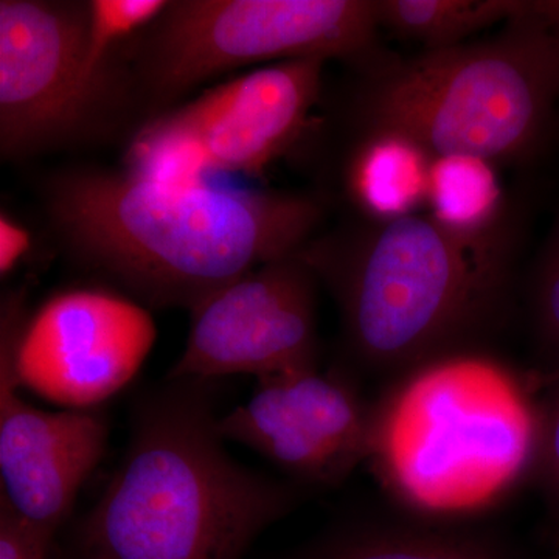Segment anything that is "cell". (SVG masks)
<instances>
[{"mask_svg":"<svg viewBox=\"0 0 559 559\" xmlns=\"http://www.w3.org/2000/svg\"><path fill=\"white\" fill-rule=\"evenodd\" d=\"M378 31L377 0H175L121 57L151 119L230 70L300 58L367 60Z\"/></svg>","mask_w":559,"mask_h":559,"instance_id":"cell-6","label":"cell"},{"mask_svg":"<svg viewBox=\"0 0 559 559\" xmlns=\"http://www.w3.org/2000/svg\"><path fill=\"white\" fill-rule=\"evenodd\" d=\"M514 0H377L380 28L417 40L425 51L451 49L527 10Z\"/></svg>","mask_w":559,"mask_h":559,"instance_id":"cell-14","label":"cell"},{"mask_svg":"<svg viewBox=\"0 0 559 559\" xmlns=\"http://www.w3.org/2000/svg\"><path fill=\"white\" fill-rule=\"evenodd\" d=\"M55 535L0 498V559H62L53 555Z\"/></svg>","mask_w":559,"mask_h":559,"instance_id":"cell-20","label":"cell"},{"mask_svg":"<svg viewBox=\"0 0 559 559\" xmlns=\"http://www.w3.org/2000/svg\"><path fill=\"white\" fill-rule=\"evenodd\" d=\"M554 559H559V549L554 551Z\"/></svg>","mask_w":559,"mask_h":559,"instance_id":"cell-23","label":"cell"},{"mask_svg":"<svg viewBox=\"0 0 559 559\" xmlns=\"http://www.w3.org/2000/svg\"><path fill=\"white\" fill-rule=\"evenodd\" d=\"M319 280L299 253L270 261L190 310L186 348L168 381L257 380L318 369Z\"/></svg>","mask_w":559,"mask_h":559,"instance_id":"cell-10","label":"cell"},{"mask_svg":"<svg viewBox=\"0 0 559 559\" xmlns=\"http://www.w3.org/2000/svg\"><path fill=\"white\" fill-rule=\"evenodd\" d=\"M326 62H272L151 117L132 135L124 170L176 186L261 175L305 138Z\"/></svg>","mask_w":559,"mask_h":559,"instance_id":"cell-8","label":"cell"},{"mask_svg":"<svg viewBox=\"0 0 559 559\" xmlns=\"http://www.w3.org/2000/svg\"><path fill=\"white\" fill-rule=\"evenodd\" d=\"M167 0H90L86 2V58L94 72L121 61L120 51L159 20Z\"/></svg>","mask_w":559,"mask_h":559,"instance_id":"cell-17","label":"cell"},{"mask_svg":"<svg viewBox=\"0 0 559 559\" xmlns=\"http://www.w3.org/2000/svg\"><path fill=\"white\" fill-rule=\"evenodd\" d=\"M299 255L333 294L353 356L406 373L466 352L491 329L509 299L516 241L506 219L463 230L419 212L318 234Z\"/></svg>","mask_w":559,"mask_h":559,"instance_id":"cell-2","label":"cell"},{"mask_svg":"<svg viewBox=\"0 0 559 559\" xmlns=\"http://www.w3.org/2000/svg\"><path fill=\"white\" fill-rule=\"evenodd\" d=\"M142 112L123 57L94 72L86 2H0V154L25 160L83 145Z\"/></svg>","mask_w":559,"mask_h":559,"instance_id":"cell-7","label":"cell"},{"mask_svg":"<svg viewBox=\"0 0 559 559\" xmlns=\"http://www.w3.org/2000/svg\"><path fill=\"white\" fill-rule=\"evenodd\" d=\"M204 381L138 407L127 454L79 530V559H242L296 491L224 448Z\"/></svg>","mask_w":559,"mask_h":559,"instance_id":"cell-3","label":"cell"},{"mask_svg":"<svg viewBox=\"0 0 559 559\" xmlns=\"http://www.w3.org/2000/svg\"><path fill=\"white\" fill-rule=\"evenodd\" d=\"M538 11L549 28L551 47H554L555 60H557L559 73V0H546L538 2Z\"/></svg>","mask_w":559,"mask_h":559,"instance_id":"cell-22","label":"cell"},{"mask_svg":"<svg viewBox=\"0 0 559 559\" xmlns=\"http://www.w3.org/2000/svg\"><path fill=\"white\" fill-rule=\"evenodd\" d=\"M432 156L409 140L366 134L345 173V186L364 218L414 215L428 202Z\"/></svg>","mask_w":559,"mask_h":559,"instance_id":"cell-13","label":"cell"},{"mask_svg":"<svg viewBox=\"0 0 559 559\" xmlns=\"http://www.w3.org/2000/svg\"><path fill=\"white\" fill-rule=\"evenodd\" d=\"M20 389L9 352L0 347V498L57 533L105 454L108 425L91 411L38 409Z\"/></svg>","mask_w":559,"mask_h":559,"instance_id":"cell-12","label":"cell"},{"mask_svg":"<svg viewBox=\"0 0 559 559\" xmlns=\"http://www.w3.org/2000/svg\"><path fill=\"white\" fill-rule=\"evenodd\" d=\"M370 414L341 374L311 369L260 380L218 428L296 479L334 487L369 459Z\"/></svg>","mask_w":559,"mask_h":559,"instance_id":"cell-11","label":"cell"},{"mask_svg":"<svg viewBox=\"0 0 559 559\" xmlns=\"http://www.w3.org/2000/svg\"><path fill=\"white\" fill-rule=\"evenodd\" d=\"M307 559H511L491 539L432 528H377L341 533Z\"/></svg>","mask_w":559,"mask_h":559,"instance_id":"cell-15","label":"cell"},{"mask_svg":"<svg viewBox=\"0 0 559 559\" xmlns=\"http://www.w3.org/2000/svg\"><path fill=\"white\" fill-rule=\"evenodd\" d=\"M538 441L528 385L466 349L406 371L371 407L367 460L407 510L459 518L496 506L533 474Z\"/></svg>","mask_w":559,"mask_h":559,"instance_id":"cell-4","label":"cell"},{"mask_svg":"<svg viewBox=\"0 0 559 559\" xmlns=\"http://www.w3.org/2000/svg\"><path fill=\"white\" fill-rule=\"evenodd\" d=\"M145 308L112 290L55 294L28 314L24 294L2 304L0 347L21 388L70 411H90L138 374L156 342Z\"/></svg>","mask_w":559,"mask_h":559,"instance_id":"cell-9","label":"cell"},{"mask_svg":"<svg viewBox=\"0 0 559 559\" xmlns=\"http://www.w3.org/2000/svg\"><path fill=\"white\" fill-rule=\"evenodd\" d=\"M33 249L32 231L20 219L2 212L0 215V274L5 278L20 267L22 261L31 255Z\"/></svg>","mask_w":559,"mask_h":559,"instance_id":"cell-21","label":"cell"},{"mask_svg":"<svg viewBox=\"0 0 559 559\" xmlns=\"http://www.w3.org/2000/svg\"><path fill=\"white\" fill-rule=\"evenodd\" d=\"M544 389L538 404L539 441L533 476L550 511L551 544L559 539V367L536 380Z\"/></svg>","mask_w":559,"mask_h":559,"instance_id":"cell-18","label":"cell"},{"mask_svg":"<svg viewBox=\"0 0 559 559\" xmlns=\"http://www.w3.org/2000/svg\"><path fill=\"white\" fill-rule=\"evenodd\" d=\"M532 320L539 344L559 355V216L533 277Z\"/></svg>","mask_w":559,"mask_h":559,"instance_id":"cell-19","label":"cell"},{"mask_svg":"<svg viewBox=\"0 0 559 559\" xmlns=\"http://www.w3.org/2000/svg\"><path fill=\"white\" fill-rule=\"evenodd\" d=\"M554 549L555 550L559 549V539L557 540V543L554 544Z\"/></svg>","mask_w":559,"mask_h":559,"instance_id":"cell-24","label":"cell"},{"mask_svg":"<svg viewBox=\"0 0 559 559\" xmlns=\"http://www.w3.org/2000/svg\"><path fill=\"white\" fill-rule=\"evenodd\" d=\"M57 241L84 270L156 307L191 310L209 294L318 235V198L176 186L128 170L76 167L40 187Z\"/></svg>","mask_w":559,"mask_h":559,"instance_id":"cell-1","label":"cell"},{"mask_svg":"<svg viewBox=\"0 0 559 559\" xmlns=\"http://www.w3.org/2000/svg\"><path fill=\"white\" fill-rule=\"evenodd\" d=\"M496 165L476 157H432L428 213L463 230H484L506 219Z\"/></svg>","mask_w":559,"mask_h":559,"instance_id":"cell-16","label":"cell"},{"mask_svg":"<svg viewBox=\"0 0 559 559\" xmlns=\"http://www.w3.org/2000/svg\"><path fill=\"white\" fill-rule=\"evenodd\" d=\"M559 73L538 2L492 39L423 51L378 70L358 97L366 134L409 140L432 157L528 159L546 139Z\"/></svg>","mask_w":559,"mask_h":559,"instance_id":"cell-5","label":"cell"}]
</instances>
